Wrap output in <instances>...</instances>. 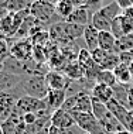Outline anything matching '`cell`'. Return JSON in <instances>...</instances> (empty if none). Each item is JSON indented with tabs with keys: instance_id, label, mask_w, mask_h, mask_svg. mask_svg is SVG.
I'll use <instances>...</instances> for the list:
<instances>
[{
	"instance_id": "obj_1",
	"label": "cell",
	"mask_w": 133,
	"mask_h": 134,
	"mask_svg": "<svg viewBox=\"0 0 133 134\" xmlns=\"http://www.w3.org/2000/svg\"><path fill=\"white\" fill-rule=\"evenodd\" d=\"M48 32H50V38L54 40L55 42H61V44L68 45L70 42L84 37L85 27L62 20V21L54 23Z\"/></svg>"
},
{
	"instance_id": "obj_2",
	"label": "cell",
	"mask_w": 133,
	"mask_h": 134,
	"mask_svg": "<svg viewBox=\"0 0 133 134\" xmlns=\"http://www.w3.org/2000/svg\"><path fill=\"white\" fill-rule=\"evenodd\" d=\"M16 89H19L20 93H23V96H31L35 97V99H45L50 92L45 82V75L41 74H33L23 76L20 85Z\"/></svg>"
},
{
	"instance_id": "obj_3",
	"label": "cell",
	"mask_w": 133,
	"mask_h": 134,
	"mask_svg": "<svg viewBox=\"0 0 133 134\" xmlns=\"http://www.w3.org/2000/svg\"><path fill=\"white\" fill-rule=\"evenodd\" d=\"M16 113L23 117L27 113H41V111L50 110L48 104H47L45 99H35L31 96H21L20 99H17L16 103Z\"/></svg>"
},
{
	"instance_id": "obj_4",
	"label": "cell",
	"mask_w": 133,
	"mask_h": 134,
	"mask_svg": "<svg viewBox=\"0 0 133 134\" xmlns=\"http://www.w3.org/2000/svg\"><path fill=\"white\" fill-rule=\"evenodd\" d=\"M30 16L34 17L38 23L47 24V23H52L54 19L58 16V13H57L55 6H50V4H45V3H41L38 0H35L30 9Z\"/></svg>"
},
{
	"instance_id": "obj_5",
	"label": "cell",
	"mask_w": 133,
	"mask_h": 134,
	"mask_svg": "<svg viewBox=\"0 0 133 134\" xmlns=\"http://www.w3.org/2000/svg\"><path fill=\"white\" fill-rule=\"evenodd\" d=\"M33 51H34V45L31 42V40H28V38L20 40V41L14 42L10 47V55L20 61L33 59Z\"/></svg>"
},
{
	"instance_id": "obj_6",
	"label": "cell",
	"mask_w": 133,
	"mask_h": 134,
	"mask_svg": "<svg viewBox=\"0 0 133 134\" xmlns=\"http://www.w3.org/2000/svg\"><path fill=\"white\" fill-rule=\"evenodd\" d=\"M45 82L50 90H67L71 79H68L64 74L58 71H50L45 74Z\"/></svg>"
},
{
	"instance_id": "obj_7",
	"label": "cell",
	"mask_w": 133,
	"mask_h": 134,
	"mask_svg": "<svg viewBox=\"0 0 133 134\" xmlns=\"http://www.w3.org/2000/svg\"><path fill=\"white\" fill-rule=\"evenodd\" d=\"M51 124L55 126V127H58V129H62V130H70L71 127L77 126L72 114H71V111H67V110H64V109H58V110L52 111Z\"/></svg>"
},
{
	"instance_id": "obj_8",
	"label": "cell",
	"mask_w": 133,
	"mask_h": 134,
	"mask_svg": "<svg viewBox=\"0 0 133 134\" xmlns=\"http://www.w3.org/2000/svg\"><path fill=\"white\" fill-rule=\"evenodd\" d=\"M93 13L89 7L87 6H82V7H75V10L72 12V14H71L70 17L65 20L68 21V23H72V24H78V26H84L87 27L91 24L92 21V16Z\"/></svg>"
},
{
	"instance_id": "obj_9",
	"label": "cell",
	"mask_w": 133,
	"mask_h": 134,
	"mask_svg": "<svg viewBox=\"0 0 133 134\" xmlns=\"http://www.w3.org/2000/svg\"><path fill=\"white\" fill-rule=\"evenodd\" d=\"M23 76H16V75H10L7 72L0 69V93H9L13 89H16L20 85Z\"/></svg>"
},
{
	"instance_id": "obj_10",
	"label": "cell",
	"mask_w": 133,
	"mask_h": 134,
	"mask_svg": "<svg viewBox=\"0 0 133 134\" xmlns=\"http://www.w3.org/2000/svg\"><path fill=\"white\" fill-rule=\"evenodd\" d=\"M67 97H68L67 90H50L48 95L45 97L48 109L51 111H55V110H58V109H61L62 104L65 103Z\"/></svg>"
},
{
	"instance_id": "obj_11",
	"label": "cell",
	"mask_w": 133,
	"mask_h": 134,
	"mask_svg": "<svg viewBox=\"0 0 133 134\" xmlns=\"http://www.w3.org/2000/svg\"><path fill=\"white\" fill-rule=\"evenodd\" d=\"M91 96L99 102L109 103L113 99V88L108 85H102V83H96L91 90Z\"/></svg>"
},
{
	"instance_id": "obj_12",
	"label": "cell",
	"mask_w": 133,
	"mask_h": 134,
	"mask_svg": "<svg viewBox=\"0 0 133 134\" xmlns=\"http://www.w3.org/2000/svg\"><path fill=\"white\" fill-rule=\"evenodd\" d=\"M74 111H84V113H92V96L87 90L75 95V109Z\"/></svg>"
},
{
	"instance_id": "obj_13",
	"label": "cell",
	"mask_w": 133,
	"mask_h": 134,
	"mask_svg": "<svg viewBox=\"0 0 133 134\" xmlns=\"http://www.w3.org/2000/svg\"><path fill=\"white\" fill-rule=\"evenodd\" d=\"M84 41L87 45L88 51H95L96 48H99V31L96 30L92 24L85 27V32H84Z\"/></svg>"
},
{
	"instance_id": "obj_14",
	"label": "cell",
	"mask_w": 133,
	"mask_h": 134,
	"mask_svg": "<svg viewBox=\"0 0 133 134\" xmlns=\"http://www.w3.org/2000/svg\"><path fill=\"white\" fill-rule=\"evenodd\" d=\"M100 124H102V127L105 129V131L108 134H116V133H119V131H123L125 127H123V124L118 120L115 116L110 113H108L105 117L100 120Z\"/></svg>"
},
{
	"instance_id": "obj_15",
	"label": "cell",
	"mask_w": 133,
	"mask_h": 134,
	"mask_svg": "<svg viewBox=\"0 0 133 134\" xmlns=\"http://www.w3.org/2000/svg\"><path fill=\"white\" fill-rule=\"evenodd\" d=\"M35 0H6L4 10L9 13H21L31 9Z\"/></svg>"
},
{
	"instance_id": "obj_16",
	"label": "cell",
	"mask_w": 133,
	"mask_h": 134,
	"mask_svg": "<svg viewBox=\"0 0 133 134\" xmlns=\"http://www.w3.org/2000/svg\"><path fill=\"white\" fill-rule=\"evenodd\" d=\"M118 38L110 31H100L99 32V48L105 49L108 52H113L116 47Z\"/></svg>"
},
{
	"instance_id": "obj_17",
	"label": "cell",
	"mask_w": 133,
	"mask_h": 134,
	"mask_svg": "<svg viewBox=\"0 0 133 134\" xmlns=\"http://www.w3.org/2000/svg\"><path fill=\"white\" fill-rule=\"evenodd\" d=\"M113 74H115V76H116L118 83L129 85V83H132V82H133L130 66H129V65H126V64H122V62H120V64L113 69Z\"/></svg>"
},
{
	"instance_id": "obj_18",
	"label": "cell",
	"mask_w": 133,
	"mask_h": 134,
	"mask_svg": "<svg viewBox=\"0 0 133 134\" xmlns=\"http://www.w3.org/2000/svg\"><path fill=\"white\" fill-rule=\"evenodd\" d=\"M113 99L123 107L129 109V89L127 85L123 83H116L113 86Z\"/></svg>"
},
{
	"instance_id": "obj_19",
	"label": "cell",
	"mask_w": 133,
	"mask_h": 134,
	"mask_svg": "<svg viewBox=\"0 0 133 134\" xmlns=\"http://www.w3.org/2000/svg\"><path fill=\"white\" fill-rule=\"evenodd\" d=\"M91 24H92V26L95 27L99 32H100V31H110V32H112V21H110L109 19H106L103 14H100L98 10L93 13Z\"/></svg>"
},
{
	"instance_id": "obj_20",
	"label": "cell",
	"mask_w": 133,
	"mask_h": 134,
	"mask_svg": "<svg viewBox=\"0 0 133 134\" xmlns=\"http://www.w3.org/2000/svg\"><path fill=\"white\" fill-rule=\"evenodd\" d=\"M64 75H65L68 79H71V81H81L82 78H85L84 68L78 64V61L77 62L68 64L67 66L64 68Z\"/></svg>"
},
{
	"instance_id": "obj_21",
	"label": "cell",
	"mask_w": 133,
	"mask_h": 134,
	"mask_svg": "<svg viewBox=\"0 0 133 134\" xmlns=\"http://www.w3.org/2000/svg\"><path fill=\"white\" fill-rule=\"evenodd\" d=\"M98 12H99L100 14H103V16H105L106 19H109L110 21H113L116 17H119V16H122V14H123V10H122L120 7L118 6L116 2H112V3H109V4H106V6L99 7Z\"/></svg>"
},
{
	"instance_id": "obj_22",
	"label": "cell",
	"mask_w": 133,
	"mask_h": 134,
	"mask_svg": "<svg viewBox=\"0 0 133 134\" xmlns=\"http://www.w3.org/2000/svg\"><path fill=\"white\" fill-rule=\"evenodd\" d=\"M95 82L96 83H102V85H108V86H110V88H113V86L118 83L113 71H105V69H102L99 72V75L96 76Z\"/></svg>"
},
{
	"instance_id": "obj_23",
	"label": "cell",
	"mask_w": 133,
	"mask_h": 134,
	"mask_svg": "<svg viewBox=\"0 0 133 134\" xmlns=\"http://www.w3.org/2000/svg\"><path fill=\"white\" fill-rule=\"evenodd\" d=\"M108 113H109L108 104L103 103V102H99V100H96L92 97V114L100 121Z\"/></svg>"
},
{
	"instance_id": "obj_24",
	"label": "cell",
	"mask_w": 133,
	"mask_h": 134,
	"mask_svg": "<svg viewBox=\"0 0 133 134\" xmlns=\"http://www.w3.org/2000/svg\"><path fill=\"white\" fill-rule=\"evenodd\" d=\"M57 9V13H58V16L61 17L62 20H67L68 17L72 14V12L75 10V7L71 4V3L65 2V0H60V3L55 6Z\"/></svg>"
},
{
	"instance_id": "obj_25",
	"label": "cell",
	"mask_w": 133,
	"mask_h": 134,
	"mask_svg": "<svg viewBox=\"0 0 133 134\" xmlns=\"http://www.w3.org/2000/svg\"><path fill=\"white\" fill-rule=\"evenodd\" d=\"M112 34L119 40L120 37H123L125 32H123V27H122V16L116 17L113 21H112Z\"/></svg>"
},
{
	"instance_id": "obj_26",
	"label": "cell",
	"mask_w": 133,
	"mask_h": 134,
	"mask_svg": "<svg viewBox=\"0 0 133 134\" xmlns=\"http://www.w3.org/2000/svg\"><path fill=\"white\" fill-rule=\"evenodd\" d=\"M10 55V47L7 45V41L4 38L0 37V65L3 64V61Z\"/></svg>"
},
{
	"instance_id": "obj_27",
	"label": "cell",
	"mask_w": 133,
	"mask_h": 134,
	"mask_svg": "<svg viewBox=\"0 0 133 134\" xmlns=\"http://www.w3.org/2000/svg\"><path fill=\"white\" fill-rule=\"evenodd\" d=\"M122 27H123L125 35L133 32V21L130 19H127L126 16H123V14H122Z\"/></svg>"
},
{
	"instance_id": "obj_28",
	"label": "cell",
	"mask_w": 133,
	"mask_h": 134,
	"mask_svg": "<svg viewBox=\"0 0 133 134\" xmlns=\"http://www.w3.org/2000/svg\"><path fill=\"white\" fill-rule=\"evenodd\" d=\"M38 119H40V116H38L37 113H27V114H24L23 117H21V120H23V123L26 126H31V124H34Z\"/></svg>"
},
{
	"instance_id": "obj_29",
	"label": "cell",
	"mask_w": 133,
	"mask_h": 134,
	"mask_svg": "<svg viewBox=\"0 0 133 134\" xmlns=\"http://www.w3.org/2000/svg\"><path fill=\"white\" fill-rule=\"evenodd\" d=\"M115 2L118 3V6H119L123 12L127 9H130V7H133V0H115Z\"/></svg>"
},
{
	"instance_id": "obj_30",
	"label": "cell",
	"mask_w": 133,
	"mask_h": 134,
	"mask_svg": "<svg viewBox=\"0 0 133 134\" xmlns=\"http://www.w3.org/2000/svg\"><path fill=\"white\" fill-rule=\"evenodd\" d=\"M47 133H48V134H68L67 130L58 129V127H55V126H52V124L48 126V129H47Z\"/></svg>"
},
{
	"instance_id": "obj_31",
	"label": "cell",
	"mask_w": 133,
	"mask_h": 134,
	"mask_svg": "<svg viewBox=\"0 0 133 134\" xmlns=\"http://www.w3.org/2000/svg\"><path fill=\"white\" fill-rule=\"evenodd\" d=\"M129 89V110H133V82L127 85Z\"/></svg>"
},
{
	"instance_id": "obj_32",
	"label": "cell",
	"mask_w": 133,
	"mask_h": 134,
	"mask_svg": "<svg viewBox=\"0 0 133 134\" xmlns=\"http://www.w3.org/2000/svg\"><path fill=\"white\" fill-rule=\"evenodd\" d=\"M65 2L71 3L74 7H82V6H87V0H65Z\"/></svg>"
},
{
	"instance_id": "obj_33",
	"label": "cell",
	"mask_w": 133,
	"mask_h": 134,
	"mask_svg": "<svg viewBox=\"0 0 133 134\" xmlns=\"http://www.w3.org/2000/svg\"><path fill=\"white\" fill-rule=\"evenodd\" d=\"M123 16H126L127 19H130L133 21V7H130V9H127V10H125L123 12Z\"/></svg>"
},
{
	"instance_id": "obj_34",
	"label": "cell",
	"mask_w": 133,
	"mask_h": 134,
	"mask_svg": "<svg viewBox=\"0 0 133 134\" xmlns=\"http://www.w3.org/2000/svg\"><path fill=\"white\" fill-rule=\"evenodd\" d=\"M41 3H45V4H50V6H57L60 3V0H38Z\"/></svg>"
},
{
	"instance_id": "obj_35",
	"label": "cell",
	"mask_w": 133,
	"mask_h": 134,
	"mask_svg": "<svg viewBox=\"0 0 133 134\" xmlns=\"http://www.w3.org/2000/svg\"><path fill=\"white\" fill-rule=\"evenodd\" d=\"M98 4H100V0H87V7L98 6Z\"/></svg>"
},
{
	"instance_id": "obj_36",
	"label": "cell",
	"mask_w": 133,
	"mask_h": 134,
	"mask_svg": "<svg viewBox=\"0 0 133 134\" xmlns=\"http://www.w3.org/2000/svg\"><path fill=\"white\" fill-rule=\"evenodd\" d=\"M4 4H6V0H0V13L4 12Z\"/></svg>"
},
{
	"instance_id": "obj_37",
	"label": "cell",
	"mask_w": 133,
	"mask_h": 134,
	"mask_svg": "<svg viewBox=\"0 0 133 134\" xmlns=\"http://www.w3.org/2000/svg\"><path fill=\"white\" fill-rule=\"evenodd\" d=\"M116 134H132V133H129L127 130H123V131H119V133H116Z\"/></svg>"
},
{
	"instance_id": "obj_38",
	"label": "cell",
	"mask_w": 133,
	"mask_h": 134,
	"mask_svg": "<svg viewBox=\"0 0 133 134\" xmlns=\"http://www.w3.org/2000/svg\"><path fill=\"white\" fill-rule=\"evenodd\" d=\"M0 134H3V130H2V126H0Z\"/></svg>"
},
{
	"instance_id": "obj_39",
	"label": "cell",
	"mask_w": 133,
	"mask_h": 134,
	"mask_svg": "<svg viewBox=\"0 0 133 134\" xmlns=\"http://www.w3.org/2000/svg\"><path fill=\"white\" fill-rule=\"evenodd\" d=\"M82 134H88V133H82Z\"/></svg>"
},
{
	"instance_id": "obj_40",
	"label": "cell",
	"mask_w": 133,
	"mask_h": 134,
	"mask_svg": "<svg viewBox=\"0 0 133 134\" xmlns=\"http://www.w3.org/2000/svg\"><path fill=\"white\" fill-rule=\"evenodd\" d=\"M132 111H133V110H132Z\"/></svg>"
}]
</instances>
